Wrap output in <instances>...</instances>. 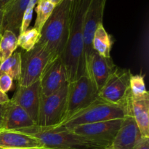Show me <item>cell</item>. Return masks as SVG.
I'll return each mask as SVG.
<instances>
[{
  "instance_id": "6da1fadb",
  "label": "cell",
  "mask_w": 149,
  "mask_h": 149,
  "mask_svg": "<svg viewBox=\"0 0 149 149\" xmlns=\"http://www.w3.org/2000/svg\"><path fill=\"white\" fill-rule=\"evenodd\" d=\"M91 1L71 0L68 36L61 56L66 70L68 83L85 74L84 28L86 14Z\"/></svg>"
},
{
  "instance_id": "7a4b0ae2",
  "label": "cell",
  "mask_w": 149,
  "mask_h": 149,
  "mask_svg": "<svg viewBox=\"0 0 149 149\" xmlns=\"http://www.w3.org/2000/svg\"><path fill=\"white\" fill-rule=\"evenodd\" d=\"M17 131L36 138L47 149H105L103 146L77 135L63 125L55 127L35 125Z\"/></svg>"
},
{
  "instance_id": "3957f363",
  "label": "cell",
  "mask_w": 149,
  "mask_h": 149,
  "mask_svg": "<svg viewBox=\"0 0 149 149\" xmlns=\"http://www.w3.org/2000/svg\"><path fill=\"white\" fill-rule=\"evenodd\" d=\"M71 0H62L55 5L41 31L39 43L47 47L53 57L61 56L68 36Z\"/></svg>"
},
{
  "instance_id": "277c9868",
  "label": "cell",
  "mask_w": 149,
  "mask_h": 149,
  "mask_svg": "<svg viewBox=\"0 0 149 149\" xmlns=\"http://www.w3.org/2000/svg\"><path fill=\"white\" fill-rule=\"evenodd\" d=\"M127 115H131L130 109L107 103L97 98L90 106L76 113L61 125L71 130L79 125L122 119Z\"/></svg>"
},
{
  "instance_id": "5b68a950",
  "label": "cell",
  "mask_w": 149,
  "mask_h": 149,
  "mask_svg": "<svg viewBox=\"0 0 149 149\" xmlns=\"http://www.w3.org/2000/svg\"><path fill=\"white\" fill-rule=\"evenodd\" d=\"M130 71L116 66L98 92V98L107 103L130 109Z\"/></svg>"
},
{
  "instance_id": "8992f818",
  "label": "cell",
  "mask_w": 149,
  "mask_h": 149,
  "mask_svg": "<svg viewBox=\"0 0 149 149\" xmlns=\"http://www.w3.org/2000/svg\"><path fill=\"white\" fill-rule=\"evenodd\" d=\"M98 98V90L87 74L68 83L64 122Z\"/></svg>"
},
{
  "instance_id": "52a82bcc",
  "label": "cell",
  "mask_w": 149,
  "mask_h": 149,
  "mask_svg": "<svg viewBox=\"0 0 149 149\" xmlns=\"http://www.w3.org/2000/svg\"><path fill=\"white\" fill-rule=\"evenodd\" d=\"M68 83L55 93L45 96L41 94L37 126L55 127L62 125L66 109Z\"/></svg>"
},
{
  "instance_id": "ba28073f",
  "label": "cell",
  "mask_w": 149,
  "mask_h": 149,
  "mask_svg": "<svg viewBox=\"0 0 149 149\" xmlns=\"http://www.w3.org/2000/svg\"><path fill=\"white\" fill-rule=\"evenodd\" d=\"M52 58L45 45L38 43L33 49L21 54V74L18 85L27 86L40 79L45 67Z\"/></svg>"
},
{
  "instance_id": "9c48e42d",
  "label": "cell",
  "mask_w": 149,
  "mask_h": 149,
  "mask_svg": "<svg viewBox=\"0 0 149 149\" xmlns=\"http://www.w3.org/2000/svg\"><path fill=\"white\" fill-rule=\"evenodd\" d=\"M122 119L77 126L71 130L75 134L97 143L105 148L111 146L122 124Z\"/></svg>"
},
{
  "instance_id": "30bf717a",
  "label": "cell",
  "mask_w": 149,
  "mask_h": 149,
  "mask_svg": "<svg viewBox=\"0 0 149 149\" xmlns=\"http://www.w3.org/2000/svg\"><path fill=\"white\" fill-rule=\"evenodd\" d=\"M41 94L48 96L68 83L66 70L61 56L50 60L40 77Z\"/></svg>"
},
{
  "instance_id": "8fae6325",
  "label": "cell",
  "mask_w": 149,
  "mask_h": 149,
  "mask_svg": "<svg viewBox=\"0 0 149 149\" xmlns=\"http://www.w3.org/2000/svg\"><path fill=\"white\" fill-rule=\"evenodd\" d=\"M106 3V0H92L87 10L84 28V66L95 52L93 47V38L97 26L103 23Z\"/></svg>"
},
{
  "instance_id": "7c38bea8",
  "label": "cell",
  "mask_w": 149,
  "mask_h": 149,
  "mask_svg": "<svg viewBox=\"0 0 149 149\" xmlns=\"http://www.w3.org/2000/svg\"><path fill=\"white\" fill-rule=\"evenodd\" d=\"M40 96L41 87L39 80L27 87L17 84L15 93L10 101L24 109L36 125Z\"/></svg>"
},
{
  "instance_id": "4fadbf2b",
  "label": "cell",
  "mask_w": 149,
  "mask_h": 149,
  "mask_svg": "<svg viewBox=\"0 0 149 149\" xmlns=\"http://www.w3.org/2000/svg\"><path fill=\"white\" fill-rule=\"evenodd\" d=\"M116 66L111 58H105L94 52L85 65V74L90 77L99 92Z\"/></svg>"
},
{
  "instance_id": "5bb4252c",
  "label": "cell",
  "mask_w": 149,
  "mask_h": 149,
  "mask_svg": "<svg viewBox=\"0 0 149 149\" xmlns=\"http://www.w3.org/2000/svg\"><path fill=\"white\" fill-rule=\"evenodd\" d=\"M143 135L132 115H127L112 142L113 149H133Z\"/></svg>"
},
{
  "instance_id": "9a60e30c",
  "label": "cell",
  "mask_w": 149,
  "mask_h": 149,
  "mask_svg": "<svg viewBox=\"0 0 149 149\" xmlns=\"http://www.w3.org/2000/svg\"><path fill=\"white\" fill-rule=\"evenodd\" d=\"M36 123L20 106L10 101L4 105L1 130H18L35 126Z\"/></svg>"
},
{
  "instance_id": "2e32d148",
  "label": "cell",
  "mask_w": 149,
  "mask_h": 149,
  "mask_svg": "<svg viewBox=\"0 0 149 149\" xmlns=\"http://www.w3.org/2000/svg\"><path fill=\"white\" fill-rule=\"evenodd\" d=\"M31 0H12L3 10L1 34L4 31H10L16 36L20 33L23 15Z\"/></svg>"
},
{
  "instance_id": "e0dca14e",
  "label": "cell",
  "mask_w": 149,
  "mask_h": 149,
  "mask_svg": "<svg viewBox=\"0 0 149 149\" xmlns=\"http://www.w3.org/2000/svg\"><path fill=\"white\" fill-rule=\"evenodd\" d=\"M44 148L40 141L31 135L17 130H0V149Z\"/></svg>"
},
{
  "instance_id": "ac0fdd59",
  "label": "cell",
  "mask_w": 149,
  "mask_h": 149,
  "mask_svg": "<svg viewBox=\"0 0 149 149\" xmlns=\"http://www.w3.org/2000/svg\"><path fill=\"white\" fill-rule=\"evenodd\" d=\"M130 111L143 137L149 138V94L131 97Z\"/></svg>"
},
{
  "instance_id": "d6986e66",
  "label": "cell",
  "mask_w": 149,
  "mask_h": 149,
  "mask_svg": "<svg viewBox=\"0 0 149 149\" xmlns=\"http://www.w3.org/2000/svg\"><path fill=\"white\" fill-rule=\"evenodd\" d=\"M112 40L106 32L103 23L97 26L93 38V47L95 52L105 58H111Z\"/></svg>"
},
{
  "instance_id": "ffe728a7",
  "label": "cell",
  "mask_w": 149,
  "mask_h": 149,
  "mask_svg": "<svg viewBox=\"0 0 149 149\" xmlns=\"http://www.w3.org/2000/svg\"><path fill=\"white\" fill-rule=\"evenodd\" d=\"M21 74V53L15 52L0 64V76L7 74L13 80L18 81Z\"/></svg>"
},
{
  "instance_id": "44dd1931",
  "label": "cell",
  "mask_w": 149,
  "mask_h": 149,
  "mask_svg": "<svg viewBox=\"0 0 149 149\" xmlns=\"http://www.w3.org/2000/svg\"><path fill=\"white\" fill-rule=\"evenodd\" d=\"M17 47V36L10 31H4L0 39V64L10 58Z\"/></svg>"
},
{
  "instance_id": "7402d4cb",
  "label": "cell",
  "mask_w": 149,
  "mask_h": 149,
  "mask_svg": "<svg viewBox=\"0 0 149 149\" xmlns=\"http://www.w3.org/2000/svg\"><path fill=\"white\" fill-rule=\"evenodd\" d=\"M36 4V17L33 28L41 33L44 25L52 14L55 5L48 0H39Z\"/></svg>"
},
{
  "instance_id": "603a6c76",
  "label": "cell",
  "mask_w": 149,
  "mask_h": 149,
  "mask_svg": "<svg viewBox=\"0 0 149 149\" xmlns=\"http://www.w3.org/2000/svg\"><path fill=\"white\" fill-rule=\"evenodd\" d=\"M40 38V32L35 28L32 27L18 35L17 45L25 51H29L39 43Z\"/></svg>"
},
{
  "instance_id": "cb8c5ba5",
  "label": "cell",
  "mask_w": 149,
  "mask_h": 149,
  "mask_svg": "<svg viewBox=\"0 0 149 149\" xmlns=\"http://www.w3.org/2000/svg\"><path fill=\"white\" fill-rule=\"evenodd\" d=\"M131 95L133 97H142L148 94L146 87L144 76L141 74L131 75L130 77Z\"/></svg>"
},
{
  "instance_id": "d4e9b609",
  "label": "cell",
  "mask_w": 149,
  "mask_h": 149,
  "mask_svg": "<svg viewBox=\"0 0 149 149\" xmlns=\"http://www.w3.org/2000/svg\"><path fill=\"white\" fill-rule=\"evenodd\" d=\"M38 1H39V0H31V1L29 2V5H28L27 7V9H26V12H25L24 13V15H23L21 26H20V33L24 32L25 31L27 30L28 28H29L31 21L32 20L33 8H34L35 5L37 4ZM20 33H19V34H20Z\"/></svg>"
},
{
  "instance_id": "484cf974",
  "label": "cell",
  "mask_w": 149,
  "mask_h": 149,
  "mask_svg": "<svg viewBox=\"0 0 149 149\" xmlns=\"http://www.w3.org/2000/svg\"><path fill=\"white\" fill-rule=\"evenodd\" d=\"M13 85V79L7 74L0 76V90L2 93H7L12 89Z\"/></svg>"
},
{
  "instance_id": "4316f807",
  "label": "cell",
  "mask_w": 149,
  "mask_h": 149,
  "mask_svg": "<svg viewBox=\"0 0 149 149\" xmlns=\"http://www.w3.org/2000/svg\"><path fill=\"white\" fill-rule=\"evenodd\" d=\"M133 149H149V138L143 137Z\"/></svg>"
},
{
  "instance_id": "83f0119b",
  "label": "cell",
  "mask_w": 149,
  "mask_h": 149,
  "mask_svg": "<svg viewBox=\"0 0 149 149\" xmlns=\"http://www.w3.org/2000/svg\"><path fill=\"white\" fill-rule=\"evenodd\" d=\"M9 100H10V98L8 97L6 93H2L0 90V105L5 104L7 102H9Z\"/></svg>"
},
{
  "instance_id": "f1b7e54d",
  "label": "cell",
  "mask_w": 149,
  "mask_h": 149,
  "mask_svg": "<svg viewBox=\"0 0 149 149\" xmlns=\"http://www.w3.org/2000/svg\"><path fill=\"white\" fill-rule=\"evenodd\" d=\"M4 105H0V130H1V125H2L3 120V114H4Z\"/></svg>"
},
{
  "instance_id": "f546056e",
  "label": "cell",
  "mask_w": 149,
  "mask_h": 149,
  "mask_svg": "<svg viewBox=\"0 0 149 149\" xmlns=\"http://www.w3.org/2000/svg\"><path fill=\"white\" fill-rule=\"evenodd\" d=\"M12 0H0V9L4 10V7L11 1Z\"/></svg>"
},
{
  "instance_id": "4dcf8cb0",
  "label": "cell",
  "mask_w": 149,
  "mask_h": 149,
  "mask_svg": "<svg viewBox=\"0 0 149 149\" xmlns=\"http://www.w3.org/2000/svg\"><path fill=\"white\" fill-rule=\"evenodd\" d=\"M3 20V10L0 9V34H1V26H2Z\"/></svg>"
},
{
  "instance_id": "1f68e13d",
  "label": "cell",
  "mask_w": 149,
  "mask_h": 149,
  "mask_svg": "<svg viewBox=\"0 0 149 149\" xmlns=\"http://www.w3.org/2000/svg\"><path fill=\"white\" fill-rule=\"evenodd\" d=\"M48 1H49L50 2H52V4H54L55 5H57V4H59V3L61 2L62 0H48Z\"/></svg>"
},
{
  "instance_id": "d6a6232c",
  "label": "cell",
  "mask_w": 149,
  "mask_h": 149,
  "mask_svg": "<svg viewBox=\"0 0 149 149\" xmlns=\"http://www.w3.org/2000/svg\"><path fill=\"white\" fill-rule=\"evenodd\" d=\"M8 149H47L45 148H8Z\"/></svg>"
},
{
  "instance_id": "836d02e7",
  "label": "cell",
  "mask_w": 149,
  "mask_h": 149,
  "mask_svg": "<svg viewBox=\"0 0 149 149\" xmlns=\"http://www.w3.org/2000/svg\"><path fill=\"white\" fill-rule=\"evenodd\" d=\"M105 149H113V148H112V147H111V146L108 147V148H105Z\"/></svg>"
},
{
  "instance_id": "e575fe53",
  "label": "cell",
  "mask_w": 149,
  "mask_h": 149,
  "mask_svg": "<svg viewBox=\"0 0 149 149\" xmlns=\"http://www.w3.org/2000/svg\"><path fill=\"white\" fill-rule=\"evenodd\" d=\"M1 34H0V39H1Z\"/></svg>"
}]
</instances>
